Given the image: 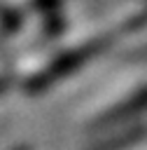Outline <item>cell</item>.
<instances>
[{"instance_id":"1","label":"cell","mask_w":147,"mask_h":150,"mask_svg":"<svg viewBox=\"0 0 147 150\" xmlns=\"http://www.w3.org/2000/svg\"><path fill=\"white\" fill-rule=\"evenodd\" d=\"M105 49V40H89L84 45H77V47H70L61 54H56L51 61H47L35 75H30L26 80V91L30 94H37L42 89H49L51 84L61 82L63 77H68L70 73L79 70L84 63H89L96 54H100Z\"/></svg>"},{"instance_id":"2","label":"cell","mask_w":147,"mask_h":150,"mask_svg":"<svg viewBox=\"0 0 147 150\" xmlns=\"http://www.w3.org/2000/svg\"><path fill=\"white\" fill-rule=\"evenodd\" d=\"M147 112V84L135 89L131 96L121 98L117 105L107 108L103 115H98L93 122H91V134H107L112 129H121L126 124H133L138 122V117Z\"/></svg>"},{"instance_id":"3","label":"cell","mask_w":147,"mask_h":150,"mask_svg":"<svg viewBox=\"0 0 147 150\" xmlns=\"http://www.w3.org/2000/svg\"><path fill=\"white\" fill-rule=\"evenodd\" d=\"M145 136H147V124L145 122H133V124H126L121 129L103 134V138L98 143H93L89 150H128L135 143H140Z\"/></svg>"},{"instance_id":"4","label":"cell","mask_w":147,"mask_h":150,"mask_svg":"<svg viewBox=\"0 0 147 150\" xmlns=\"http://www.w3.org/2000/svg\"><path fill=\"white\" fill-rule=\"evenodd\" d=\"M14 150H28V145H16Z\"/></svg>"},{"instance_id":"5","label":"cell","mask_w":147,"mask_h":150,"mask_svg":"<svg viewBox=\"0 0 147 150\" xmlns=\"http://www.w3.org/2000/svg\"><path fill=\"white\" fill-rule=\"evenodd\" d=\"M0 89H2V84H0Z\"/></svg>"}]
</instances>
